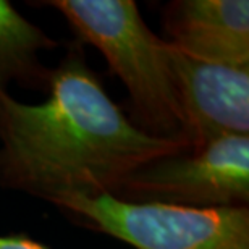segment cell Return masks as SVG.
I'll list each match as a JSON object with an SVG mask.
<instances>
[{"label":"cell","mask_w":249,"mask_h":249,"mask_svg":"<svg viewBox=\"0 0 249 249\" xmlns=\"http://www.w3.org/2000/svg\"><path fill=\"white\" fill-rule=\"evenodd\" d=\"M46 101L0 89V188L51 204L112 194L129 173L186 142L151 136L107 94L81 46L51 68Z\"/></svg>","instance_id":"6da1fadb"},{"label":"cell","mask_w":249,"mask_h":249,"mask_svg":"<svg viewBox=\"0 0 249 249\" xmlns=\"http://www.w3.org/2000/svg\"><path fill=\"white\" fill-rule=\"evenodd\" d=\"M83 42L106 57L129 96V120L151 136L185 141L167 42L133 0H51Z\"/></svg>","instance_id":"7a4b0ae2"},{"label":"cell","mask_w":249,"mask_h":249,"mask_svg":"<svg viewBox=\"0 0 249 249\" xmlns=\"http://www.w3.org/2000/svg\"><path fill=\"white\" fill-rule=\"evenodd\" d=\"M55 206L79 223L136 249H249V209H193L73 196Z\"/></svg>","instance_id":"3957f363"},{"label":"cell","mask_w":249,"mask_h":249,"mask_svg":"<svg viewBox=\"0 0 249 249\" xmlns=\"http://www.w3.org/2000/svg\"><path fill=\"white\" fill-rule=\"evenodd\" d=\"M112 196L193 209L248 207L249 134H228L152 159L129 173Z\"/></svg>","instance_id":"277c9868"},{"label":"cell","mask_w":249,"mask_h":249,"mask_svg":"<svg viewBox=\"0 0 249 249\" xmlns=\"http://www.w3.org/2000/svg\"><path fill=\"white\" fill-rule=\"evenodd\" d=\"M167 47L188 147L249 134V67L201 62Z\"/></svg>","instance_id":"5b68a950"},{"label":"cell","mask_w":249,"mask_h":249,"mask_svg":"<svg viewBox=\"0 0 249 249\" xmlns=\"http://www.w3.org/2000/svg\"><path fill=\"white\" fill-rule=\"evenodd\" d=\"M172 47L196 60L249 67L248 0H173L162 8Z\"/></svg>","instance_id":"8992f818"},{"label":"cell","mask_w":249,"mask_h":249,"mask_svg":"<svg viewBox=\"0 0 249 249\" xmlns=\"http://www.w3.org/2000/svg\"><path fill=\"white\" fill-rule=\"evenodd\" d=\"M58 42L24 18L12 3L0 0V89L12 84L47 92L51 68L41 53L53 51Z\"/></svg>","instance_id":"52a82bcc"},{"label":"cell","mask_w":249,"mask_h":249,"mask_svg":"<svg viewBox=\"0 0 249 249\" xmlns=\"http://www.w3.org/2000/svg\"><path fill=\"white\" fill-rule=\"evenodd\" d=\"M0 249H49L42 243L31 240L26 235L0 236Z\"/></svg>","instance_id":"ba28073f"}]
</instances>
